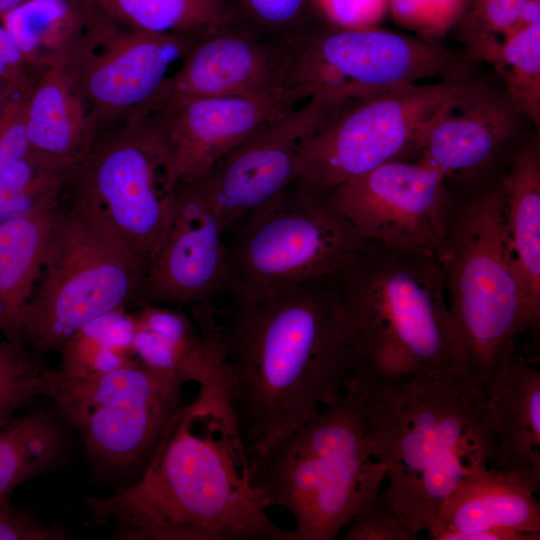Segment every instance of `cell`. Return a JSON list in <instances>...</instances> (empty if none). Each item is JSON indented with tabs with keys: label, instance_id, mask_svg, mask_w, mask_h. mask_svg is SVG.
<instances>
[{
	"label": "cell",
	"instance_id": "1",
	"mask_svg": "<svg viewBox=\"0 0 540 540\" xmlns=\"http://www.w3.org/2000/svg\"><path fill=\"white\" fill-rule=\"evenodd\" d=\"M228 292L223 398L249 459L342 395L355 346L339 283Z\"/></svg>",
	"mask_w": 540,
	"mask_h": 540
},
{
	"label": "cell",
	"instance_id": "2",
	"mask_svg": "<svg viewBox=\"0 0 540 540\" xmlns=\"http://www.w3.org/2000/svg\"><path fill=\"white\" fill-rule=\"evenodd\" d=\"M83 501L94 523H112L115 533L183 524L218 540H296L257 500L225 399L207 388H199L137 480Z\"/></svg>",
	"mask_w": 540,
	"mask_h": 540
},
{
	"label": "cell",
	"instance_id": "3",
	"mask_svg": "<svg viewBox=\"0 0 540 540\" xmlns=\"http://www.w3.org/2000/svg\"><path fill=\"white\" fill-rule=\"evenodd\" d=\"M373 456L390 503L415 535L430 534L467 473L491 465L494 441L482 383L463 378L382 381L354 370Z\"/></svg>",
	"mask_w": 540,
	"mask_h": 540
},
{
	"label": "cell",
	"instance_id": "4",
	"mask_svg": "<svg viewBox=\"0 0 540 540\" xmlns=\"http://www.w3.org/2000/svg\"><path fill=\"white\" fill-rule=\"evenodd\" d=\"M339 284L355 371L382 381L471 378L438 260L373 243Z\"/></svg>",
	"mask_w": 540,
	"mask_h": 540
},
{
	"label": "cell",
	"instance_id": "5",
	"mask_svg": "<svg viewBox=\"0 0 540 540\" xmlns=\"http://www.w3.org/2000/svg\"><path fill=\"white\" fill-rule=\"evenodd\" d=\"M248 460L257 500L290 513L296 540L338 538L386 480L370 449L353 373L338 399Z\"/></svg>",
	"mask_w": 540,
	"mask_h": 540
},
{
	"label": "cell",
	"instance_id": "6",
	"mask_svg": "<svg viewBox=\"0 0 540 540\" xmlns=\"http://www.w3.org/2000/svg\"><path fill=\"white\" fill-rule=\"evenodd\" d=\"M506 168L449 185L448 256L441 262L449 308L469 376L484 382L539 323L530 313L509 241Z\"/></svg>",
	"mask_w": 540,
	"mask_h": 540
},
{
	"label": "cell",
	"instance_id": "7",
	"mask_svg": "<svg viewBox=\"0 0 540 540\" xmlns=\"http://www.w3.org/2000/svg\"><path fill=\"white\" fill-rule=\"evenodd\" d=\"M44 382V396L80 435L93 475L119 488L139 478L190 404L181 378L137 358L87 376L46 367Z\"/></svg>",
	"mask_w": 540,
	"mask_h": 540
},
{
	"label": "cell",
	"instance_id": "8",
	"mask_svg": "<svg viewBox=\"0 0 540 540\" xmlns=\"http://www.w3.org/2000/svg\"><path fill=\"white\" fill-rule=\"evenodd\" d=\"M45 274L18 320L13 343L42 359L85 324L136 300L145 267L102 221L68 203L56 208Z\"/></svg>",
	"mask_w": 540,
	"mask_h": 540
},
{
	"label": "cell",
	"instance_id": "9",
	"mask_svg": "<svg viewBox=\"0 0 540 540\" xmlns=\"http://www.w3.org/2000/svg\"><path fill=\"white\" fill-rule=\"evenodd\" d=\"M229 232L230 290L339 283L373 245L336 210L330 192L295 179Z\"/></svg>",
	"mask_w": 540,
	"mask_h": 540
},
{
	"label": "cell",
	"instance_id": "10",
	"mask_svg": "<svg viewBox=\"0 0 540 540\" xmlns=\"http://www.w3.org/2000/svg\"><path fill=\"white\" fill-rule=\"evenodd\" d=\"M479 80L405 85L351 102L305 140L294 179L330 192L387 162L411 160L431 123Z\"/></svg>",
	"mask_w": 540,
	"mask_h": 540
},
{
	"label": "cell",
	"instance_id": "11",
	"mask_svg": "<svg viewBox=\"0 0 540 540\" xmlns=\"http://www.w3.org/2000/svg\"><path fill=\"white\" fill-rule=\"evenodd\" d=\"M175 188L158 143L126 122L98 132L70 166L62 196L109 227L146 272L170 229Z\"/></svg>",
	"mask_w": 540,
	"mask_h": 540
},
{
	"label": "cell",
	"instance_id": "12",
	"mask_svg": "<svg viewBox=\"0 0 540 540\" xmlns=\"http://www.w3.org/2000/svg\"><path fill=\"white\" fill-rule=\"evenodd\" d=\"M476 63L440 40L324 18L297 46L287 85L354 101L405 85L475 77Z\"/></svg>",
	"mask_w": 540,
	"mask_h": 540
},
{
	"label": "cell",
	"instance_id": "13",
	"mask_svg": "<svg viewBox=\"0 0 540 540\" xmlns=\"http://www.w3.org/2000/svg\"><path fill=\"white\" fill-rule=\"evenodd\" d=\"M312 96L307 86H282L253 96L177 97L139 108V124L160 146L172 182H189Z\"/></svg>",
	"mask_w": 540,
	"mask_h": 540
},
{
	"label": "cell",
	"instance_id": "14",
	"mask_svg": "<svg viewBox=\"0 0 540 540\" xmlns=\"http://www.w3.org/2000/svg\"><path fill=\"white\" fill-rule=\"evenodd\" d=\"M330 200L372 243L443 262L448 256L450 189L437 170L418 161L393 160L352 177Z\"/></svg>",
	"mask_w": 540,
	"mask_h": 540
},
{
	"label": "cell",
	"instance_id": "15",
	"mask_svg": "<svg viewBox=\"0 0 540 540\" xmlns=\"http://www.w3.org/2000/svg\"><path fill=\"white\" fill-rule=\"evenodd\" d=\"M196 40L132 29L93 6L85 31L64 68L100 132L127 122Z\"/></svg>",
	"mask_w": 540,
	"mask_h": 540
},
{
	"label": "cell",
	"instance_id": "16",
	"mask_svg": "<svg viewBox=\"0 0 540 540\" xmlns=\"http://www.w3.org/2000/svg\"><path fill=\"white\" fill-rule=\"evenodd\" d=\"M347 105L314 94L189 181L216 214L224 235L293 181L305 140Z\"/></svg>",
	"mask_w": 540,
	"mask_h": 540
},
{
	"label": "cell",
	"instance_id": "17",
	"mask_svg": "<svg viewBox=\"0 0 540 540\" xmlns=\"http://www.w3.org/2000/svg\"><path fill=\"white\" fill-rule=\"evenodd\" d=\"M527 122L501 85L480 79L431 123L410 161L437 170L449 185L474 184L507 167Z\"/></svg>",
	"mask_w": 540,
	"mask_h": 540
},
{
	"label": "cell",
	"instance_id": "18",
	"mask_svg": "<svg viewBox=\"0 0 540 540\" xmlns=\"http://www.w3.org/2000/svg\"><path fill=\"white\" fill-rule=\"evenodd\" d=\"M168 234L149 263L136 296L155 305H194L230 290L224 231L192 182L175 188Z\"/></svg>",
	"mask_w": 540,
	"mask_h": 540
},
{
	"label": "cell",
	"instance_id": "19",
	"mask_svg": "<svg viewBox=\"0 0 540 540\" xmlns=\"http://www.w3.org/2000/svg\"><path fill=\"white\" fill-rule=\"evenodd\" d=\"M296 49L236 22L220 26L192 44L144 105L177 97L253 96L286 86Z\"/></svg>",
	"mask_w": 540,
	"mask_h": 540
},
{
	"label": "cell",
	"instance_id": "20",
	"mask_svg": "<svg viewBox=\"0 0 540 540\" xmlns=\"http://www.w3.org/2000/svg\"><path fill=\"white\" fill-rule=\"evenodd\" d=\"M540 480L519 470L482 465L444 501L434 540H539Z\"/></svg>",
	"mask_w": 540,
	"mask_h": 540
},
{
	"label": "cell",
	"instance_id": "21",
	"mask_svg": "<svg viewBox=\"0 0 540 540\" xmlns=\"http://www.w3.org/2000/svg\"><path fill=\"white\" fill-rule=\"evenodd\" d=\"M139 303L133 314L136 358L223 397L225 367L215 306L194 305L188 315L179 308Z\"/></svg>",
	"mask_w": 540,
	"mask_h": 540
},
{
	"label": "cell",
	"instance_id": "22",
	"mask_svg": "<svg viewBox=\"0 0 540 540\" xmlns=\"http://www.w3.org/2000/svg\"><path fill=\"white\" fill-rule=\"evenodd\" d=\"M494 441L491 465L540 480V372L516 351L481 382Z\"/></svg>",
	"mask_w": 540,
	"mask_h": 540
},
{
	"label": "cell",
	"instance_id": "23",
	"mask_svg": "<svg viewBox=\"0 0 540 540\" xmlns=\"http://www.w3.org/2000/svg\"><path fill=\"white\" fill-rule=\"evenodd\" d=\"M30 150L71 166L88 150L98 134L87 105L65 68L40 72L25 110Z\"/></svg>",
	"mask_w": 540,
	"mask_h": 540
},
{
	"label": "cell",
	"instance_id": "24",
	"mask_svg": "<svg viewBox=\"0 0 540 540\" xmlns=\"http://www.w3.org/2000/svg\"><path fill=\"white\" fill-rule=\"evenodd\" d=\"M512 255L529 310L540 322V137L527 135L505 172Z\"/></svg>",
	"mask_w": 540,
	"mask_h": 540
},
{
	"label": "cell",
	"instance_id": "25",
	"mask_svg": "<svg viewBox=\"0 0 540 540\" xmlns=\"http://www.w3.org/2000/svg\"><path fill=\"white\" fill-rule=\"evenodd\" d=\"M92 11L89 0H27L3 15L0 22L15 41L27 67L41 72L67 65Z\"/></svg>",
	"mask_w": 540,
	"mask_h": 540
},
{
	"label": "cell",
	"instance_id": "26",
	"mask_svg": "<svg viewBox=\"0 0 540 540\" xmlns=\"http://www.w3.org/2000/svg\"><path fill=\"white\" fill-rule=\"evenodd\" d=\"M55 210L33 212L0 224V332L12 343L41 274Z\"/></svg>",
	"mask_w": 540,
	"mask_h": 540
},
{
	"label": "cell",
	"instance_id": "27",
	"mask_svg": "<svg viewBox=\"0 0 540 540\" xmlns=\"http://www.w3.org/2000/svg\"><path fill=\"white\" fill-rule=\"evenodd\" d=\"M68 456V440L50 412L34 408L0 426V506L27 480L59 466Z\"/></svg>",
	"mask_w": 540,
	"mask_h": 540
},
{
	"label": "cell",
	"instance_id": "28",
	"mask_svg": "<svg viewBox=\"0 0 540 540\" xmlns=\"http://www.w3.org/2000/svg\"><path fill=\"white\" fill-rule=\"evenodd\" d=\"M132 29L189 39L235 22L221 0H89Z\"/></svg>",
	"mask_w": 540,
	"mask_h": 540
},
{
	"label": "cell",
	"instance_id": "29",
	"mask_svg": "<svg viewBox=\"0 0 540 540\" xmlns=\"http://www.w3.org/2000/svg\"><path fill=\"white\" fill-rule=\"evenodd\" d=\"M134 319L126 309L99 316L81 327L60 350L56 368L63 374L87 376L110 372L135 359Z\"/></svg>",
	"mask_w": 540,
	"mask_h": 540
},
{
	"label": "cell",
	"instance_id": "30",
	"mask_svg": "<svg viewBox=\"0 0 540 540\" xmlns=\"http://www.w3.org/2000/svg\"><path fill=\"white\" fill-rule=\"evenodd\" d=\"M490 65L515 108L536 128L540 125V19L509 33Z\"/></svg>",
	"mask_w": 540,
	"mask_h": 540
},
{
	"label": "cell",
	"instance_id": "31",
	"mask_svg": "<svg viewBox=\"0 0 540 540\" xmlns=\"http://www.w3.org/2000/svg\"><path fill=\"white\" fill-rule=\"evenodd\" d=\"M69 168L30 150L0 177V224L57 208Z\"/></svg>",
	"mask_w": 540,
	"mask_h": 540
},
{
	"label": "cell",
	"instance_id": "32",
	"mask_svg": "<svg viewBox=\"0 0 540 540\" xmlns=\"http://www.w3.org/2000/svg\"><path fill=\"white\" fill-rule=\"evenodd\" d=\"M540 19V0H470L459 28L464 50L476 62L490 64L502 40L513 30Z\"/></svg>",
	"mask_w": 540,
	"mask_h": 540
},
{
	"label": "cell",
	"instance_id": "33",
	"mask_svg": "<svg viewBox=\"0 0 540 540\" xmlns=\"http://www.w3.org/2000/svg\"><path fill=\"white\" fill-rule=\"evenodd\" d=\"M233 20L269 39L298 46L325 17L316 0H221Z\"/></svg>",
	"mask_w": 540,
	"mask_h": 540
},
{
	"label": "cell",
	"instance_id": "34",
	"mask_svg": "<svg viewBox=\"0 0 540 540\" xmlns=\"http://www.w3.org/2000/svg\"><path fill=\"white\" fill-rule=\"evenodd\" d=\"M42 359L0 338V426L44 396Z\"/></svg>",
	"mask_w": 540,
	"mask_h": 540
},
{
	"label": "cell",
	"instance_id": "35",
	"mask_svg": "<svg viewBox=\"0 0 540 540\" xmlns=\"http://www.w3.org/2000/svg\"><path fill=\"white\" fill-rule=\"evenodd\" d=\"M470 0H388V15L415 35L441 40L457 26Z\"/></svg>",
	"mask_w": 540,
	"mask_h": 540
},
{
	"label": "cell",
	"instance_id": "36",
	"mask_svg": "<svg viewBox=\"0 0 540 540\" xmlns=\"http://www.w3.org/2000/svg\"><path fill=\"white\" fill-rule=\"evenodd\" d=\"M346 540H417L392 507L386 487L381 488L351 518L343 530Z\"/></svg>",
	"mask_w": 540,
	"mask_h": 540
},
{
	"label": "cell",
	"instance_id": "37",
	"mask_svg": "<svg viewBox=\"0 0 540 540\" xmlns=\"http://www.w3.org/2000/svg\"><path fill=\"white\" fill-rule=\"evenodd\" d=\"M33 83L16 88L0 110V177L30 151L25 110Z\"/></svg>",
	"mask_w": 540,
	"mask_h": 540
},
{
	"label": "cell",
	"instance_id": "38",
	"mask_svg": "<svg viewBox=\"0 0 540 540\" xmlns=\"http://www.w3.org/2000/svg\"><path fill=\"white\" fill-rule=\"evenodd\" d=\"M329 21L350 27H373L388 15V0H316Z\"/></svg>",
	"mask_w": 540,
	"mask_h": 540
},
{
	"label": "cell",
	"instance_id": "39",
	"mask_svg": "<svg viewBox=\"0 0 540 540\" xmlns=\"http://www.w3.org/2000/svg\"><path fill=\"white\" fill-rule=\"evenodd\" d=\"M60 527L42 523L28 515L0 506V540H65Z\"/></svg>",
	"mask_w": 540,
	"mask_h": 540
},
{
	"label": "cell",
	"instance_id": "40",
	"mask_svg": "<svg viewBox=\"0 0 540 540\" xmlns=\"http://www.w3.org/2000/svg\"><path fill=\"white\" fill-rule=\"evenodd\" d=\"M0 79L14 84L23 85L31 83L26 71L15 69L0 59Z\"/></svg>",
	"mask_w": 540,
	"mask_h": 540
},
{
	"label": "cell",
	"instance_id": "41",
	"mask_svg": "<svg viewBox=\"0 0 540 540\" xmlns=\"http://www.w3.org/2000/svg\"><path fill=\"white\" fill-rule=\"evenodd\" d=\"M28 84H30V83H28ZM23 85H27V84H23ZM23 85L14 84V83H11L9 81L0 79V110H1V108L3 106V104L5 103V101L7 100V98L12 94V92L16 88H18L20 86H23Z\"/></svg>",
	"mask_w": 540,
	"mask_h": 540
},
{
	"label": "cell",
	"instance_id": "42",
	"mask_svg": "<svg viewBox=\"0 0 540 540\" xmlns=\"http://www.w3.org/2000/svg\"><path fill=\"white\" fill-rule=\"evenodd\" d=\"M27 0H0V18L22 5Z\"/></svg>",
	"mask_w": 540,
	"mask_h": 540
}]
</instances>
